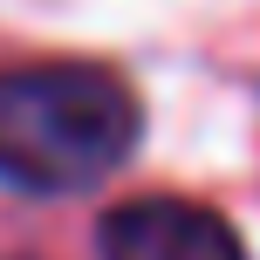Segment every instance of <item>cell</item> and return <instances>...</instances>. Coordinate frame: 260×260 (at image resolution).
Listing matches in <instances>:
<instances>
[{
	"label": "cell",
	"instance_id": "obj_1",
	"mask_svg": "<svg viewBox=\"0 0 260 260\" xmlns=\"http://www.w3.org/2000/svg\"><path fill=\"white\" fill-rule=\"evenodd\" d=\"M144 103L103 62H21L0 69V185L69 199L103 185L137 151Z\"/></svg>",
	"mask_w": 260,
	"mask_h": 260
},
{
	"label": "cell",
	"instance_id": "obj_2",
	"mask_svg": "<svg viewBox=\"0 0 260 260\" xmlns=\"http://www.w3.org/2000/svg\"><path fill=\"white\" fill-rule=\"evenodd\" d=\"M96 253L103 260H247V240L199 199H123L96 226Z\"/></svg>",
	"mask_w": 260,
	"mask_h": 260
}]
</instances>
